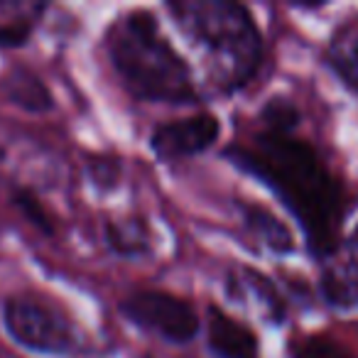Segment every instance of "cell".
Masks as SVG:
<instances>
[{"instance_id":"obj_1","label":"cell","mask_w":358,"mask_h":358,"mask_svg":"<svg viewBox=\"0 0 358 358\" xmlns=\"http://www.w3.org/2000/svg\"><path fill=\"white\" fill-rule=\"evenodd\" d=\"M226 159L278 194L299 221L309 250L317 258L327 255L341 241L338 229L346 211L343 189L309 143L294 135L263 130L250 145L226 148Z\"/></svg>"},{"instance_id":"obj_2","label":"cell","mask_w":358,"mask_h":358,"mask_svg":"<svg viewBox=\"0 0 358 358\" xmlns=\"http://www.w3.org/2000/svg\"><path fill=\"white\" fill-rule=\"evenodd\" d=\"M110 64L125 91L148 103L187 106L199 101L189 64L159 32L157 17L148 10H130L106 35Z\"/></svg>"},{"instance_id":"obj_3","label":"cell","mask_w":358,"mask_h":358,"mask_svg":"<svg viewBox=\"0 0 358 358\" xmlns=\"http://www.w3.org/2000/svg\"><path fill=\"white\" fill-rule=\"evenodd\" d=\"M167 10L179 30L204 50L221 89H241L260 71L263 35L245 6L234 0H177Z\"/></svg>"},{"instance_id":"obj_4","label":"cell","mask_w":358,"mask_h":358,"mask_svg":"<svg viewBox=\"0 0 358 358\" xmlns=\"http://www.w3.org/2000/svg\"><path fill=\"white\" fill-rule=\"evenodd\" d=\"M3 324L13 341L45 356H81L84 334L66 314L35 297L17 294L3 304Z\"/></svg>"},{"instance_id":"obj_5","label":"cell","mask_w":358,"mask_h":358,"mask_svg":"<svg viewBox=\"0 0 358 358\" xmlns=\"http://www.w3.org/2000/svg\"><path fill=\"white\" fill-rule=\"evenodd\" d=\"M120 314L138 329L157 334L169 343H189L201 331L199 314L189 302L169 292H135L120 302Z\"/></svg>"},{"instance_id":"obj_6","label":"cell","mask_w":358,"mask_h":358,"mask_svg":"<svg viewBox=\"0 0 358 358\" xmlns=\"http://www.w3.org/2000/svg\"><path fill=\"white\" fill-rule=\"evenodd\" d=\"M219 118L211 113H199L192 115V118L157 125L152 138H150V148L162 162H177V159H187L206 152L219 140Z\"/></svg>"},{"instance_id":"obj_7","label":"cell","mask_w":358,"mask_h":358,"mask_svg":"<svg viewBox=\"0 0 358 358\" xmlns=\"http://www.w3.org/2000/svg\"><path fill=\"white\" fill-rule=\"evenodd\" d=\"M319 292L341 312H358V238H341L319 258Z\"/></svg>"},{"instance_id":"obj_8","label":"cell","mask_w":358,"mask_h":358,"mask_svg":"<svg viewBox=\"0 0 358 358\" xmlns=\"http://www.w3.org/2000/svg\"><path fill=\"white\" fill-rule=\"evenodd\" d=\"M206 343L216 358H260V343L253 329L229 317L219 307L209 309Z\"/></svg>"},{"instance_id":"obj_9","label":"cell","mask_w":358,"mask_h":358,"mask_svg":"<svg viewBox=\"0 0 358 358\" xmlns=\"http://www.w3.org/2000/svg\"><path fill=\"white\" fill-rule=\"evenodd\" d=\"M229 297L236 302H255L265 319L280 324L285 319V302L273 282L253 268H241L229 275Z\"/></svg>"},{"instance_id":"obj_10","label":"cell","mask_w":358,"mask_h":358,"mask_svg":"<svg viewBox=\"0 0 358 358\" xmlns=\"http://www.w3.org/2000/svg\"><path fill=\"white\" fill-rule=\"evenodd\" d=\"M238 209L248 236H253L265 250H270L273 255H289L297 248L289 226L280 221L270 209L253 204V201H243Z\"/></svg>"},{"instance_id":"obj_11","label":"cell","mask_w":358,"mask_h":358,"mask_svg":"<svg viewBox=\"0 0 358 358\" xmlns=\"http://www.w3.org/2000/svg\"><path fill=\"white\" fill-rule=\"evenodd\" d=\"M106 243L120 258H145L155 248V231L145 216H125L106 224Z\"/></svg>"},{"instance_id":"obj_12","label":"cell","mask_w":358,"mask_h":358,"mask_svg":"<svg viewBox=\"0 0 358 358\" xmlns=\"http://www.w3.org/2000/svg\"><path fill=\"white\" fill-rule=\"evenodd\" d=\"M3 89H6L8 99H10L13 103L30 110V113H45V110H52V106H55L45 81L37 74H32L30 69H22V66L13 69L10 74L6 76Z\"/></svg>"},{"instance_id":"obj_13","label":"cell","mask_w":358,"mask_h":358,"mask_svg":"<svg viewBox=\"0 0 358 358\" xmlns=\"http://www.w3.org/2000/svg\"><path fill=\"white\" fill-rule=\"evenodd\" d=\"M329 64L336 76L358 94V32L341 35L329 47Z\"/></svg>"},{"instance_id":"obj_14","label":"cell","mask_w":358,"mask_h":358,"mask_svg":"<svg viewBox=\"0 0 358 358\" xmlns=\"http://www.w3.org/2000/svg\"><path fill=\"white\" fill-rule=\"evenodd\" d=\"M260 120H263L268 133H280V135H294V130L299 128L302 113L299 108L285 96H273L268 103L260 110Z\"/></svg>"},{"instance_id":"obj_15","label":"cell","mask_w":358,"mask_h":358,"mask_svg":"<svg viewBox=\"0 0 358 358\" xmlns=\"http://www.w3.org/2000/svg\"><path fill=\"white\" fill-rule=\"evenodd\" d=\"M289 358H356L346 346L322 334L294 338L289 343Z\"/></svg>"},{"instance_id":"obj_16","label":"cell","mask_w":358,"mask_h":358,"mask_svg":"<svg viewBox=\"0 0 358 358\" xmlns=\"http://www.w3.org/2000/svg\"><path fill=\"white\" fill-rule=\"evenodd\" d=\"M13 201H15V206L22 211V216H25V219L30 221L35 229H40L42 234H47V236L55 234L52 216L47 214V209L42 206V201L37 199V196L32 194L30 189H15V194H13Z\"/></svg>"},{"instance_id":"obj_17","label":"cell","mask_w":358,"mask_h":358,"mask_svg":"<svg viewBox=\"0 0 358 358\" xmlns=\"http://www.w3.org/2000/svg\"><path fill=\"white\" fill-rule=\"evenodd\" d=\"M89 177L99 189H113L120 182V162L115 157H91Z\"/></svg>"},{"instance_id":"obj_18","label":"cell","mask_w":358,"mask_h":358,"mask_svg":"<svg viewBox=\"0 0 358 358\" xmlns=\"http://www.w3.org/2000/svg\"><path fill=\"white\" fill-rule=\"evenodd\" d=\"M32 32V22L20 17V20H13L8 25H0V47L3 50H15V47L27 45Z\"/></svg>"},{"instance_id":"obj_19","label":"cell","mask_w":358,"mask_h":358,"mask_svg":"<svg viewBox=\"0 0 358 358\" xmlns=\"http://www.w3.org/2000/svg\"><path fill=\"white\" fill-rule=\"evenodd\" d=\"M353 236H356V238H358V229H356V234H353Z\"/></svg>"}]
</instances>
